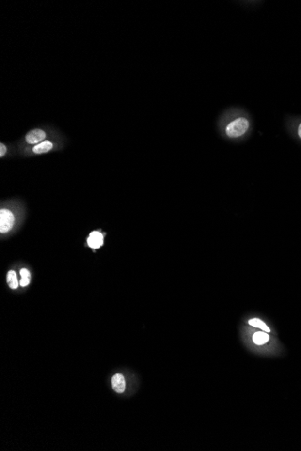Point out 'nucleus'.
Listing matches in <instances>:
<instances>
[{
  "label": "nucleus",
  "instance_id": "0eeeda50",
  "mask_svg": "<svg viewBox=\"0 0 301 451\" xmlns=\"http://www.w3.org/2000/svg\"><path fill=\"white\" fill-rule=\"evenodd\" d=\"M7 281L8 283V286L10 288L12 289H16L18 286H19V283H18V280H17V278H16V274L13 270H10L8 273H7Z\"/></svg>",
  "mask_w": 301,
  "mask_h": 451
},
{
  "label": "nucleus",
  "instance_id": "f8f14e48",
  "mask_svg": "<svg viewBox=\"0 0 301 451\" xmlns=\"http://www.w3.org/2000/svg\"><path fill=\"white\" fill-rule=\"evenodd\" d=\"M29 282H30V280H20V286H26L29 285Z\"/></svg>",
  "mask_w": 301,
  "mask_h": 451
},
{
  "label": "nucleus",
  "instance_id": "20e7f679",
  "mask_svg": "<svg viewBox=\"0 0 301 451\" xmlns=\"http://www.w3.org/2000/svg\"><path fill=\"white\" fill-rule=\"evenodd\" d=\"M57 140L55 141V140H51L49 139V140H44V141L40 142V143L34 145V146L31 147L29 153H31L32 155H42V154H45V153H51L53 150H55V148H57Z\"/></svg>",
  "mask_w": 301,
  "mask_h": 451
},
{
  "label": "nucleus",
  "instance_id": "423d86ee",
  "mask_svg": "<svg viewBox=\"0 0 301 451\" xmlns=\"http://www.w3.org/2000/svg\"><path fill=\"white\" fill-rule=\"evenodd\" d=\"M88 244L90 248L97 249L103 244V235L99 232H93L88 239Z\"/></svg>",
  "mask_w": 301,
  "mask_h": 451
},
{
  "label": "nucleus",
  "instance_id": "f03ea898",
  "mask_svg": "<svg viewBox=\"0 0 301 451\" xmlns=\"http://www.w3.org/2000/svg\"><path fill=\"white\" fill-rule=\"evenodd\" d=\"M250 126V122L245 117H238L230 122L225 127V134L230 138H238L244 135Z\"/></svg>",
  "mask_w": 301,
  "mask_h": 451
},
{
  "label": "nucleus",
  "instance_id": "9d476101",
  "mask_svg": "<svg viewBox=\"0 0 301 451\" xmlns=\"http://www.w3.org/2000/svg\"><path fill=\"white\" fill-rule=\"evenodd\" d=\"M20 275L23 280H30V273L26 268H22L20 270Z\"/></svg>",
  "mask_w": 301,
  "mask_h": 451
},
{
  "label": "nucleus",
  "instance_id": "ddd939ff",
  "mask_svg": "<svg viewBox=\"0 0 301 451\" xmlns=\"http://www.w3.org/2000/svg\"><path fill=\"white\" fill-rule=\"evenodd\" d=\"M298 134H299V137L301 139V123L299 125V128H298Z\"/></svg>",
  "mask_w": 301,
  "mask_h": 451
},
{
  "label": "nucleus",
  "instance_id": "f257e3e1",
  "mask_svg": "<svg viewBox=\"0 0 301 451\" xmlns=\"http://www.w3.org/2000/svg\"><path fill=\"white\" fill-rule=\"evenodd\" d=\"M52 134L53 133L51 132V128L47 126L32 128V130L26 133V135L24 136L23 141L26 145L34 146L44 140H48V138L50 139Z\"/></svg>",
  "mask_w": 301,
  "mask_h": 451
},
{
  "label": "nucleus",
  "instance_id": "1a4fd4ad",
  "mask_svg": "<svg viewBox=\"0 0 301 451\" xmlns=\"http://www.w3.org/2000/svg\"><path fill=\"white\" fill-rule=\"evenodd\" d=\"M249 324L252 325L253 327H256V328H260L262 330L266 331V332H269L270 331V329L269 327L266 325V324L263 323V321H261L260 319H257V318H254V319H252L249 321Z\"/></svg>",
  "mask_w": 301,
  "mask_h": 451
},
{
  "label": "nucleus",
  "instance_id": "9b49d317",
  "mask_svg": "<svg viewBox=\"0 0 301 451\" xmlns=\"http://www.w3.org/2000/svg\"><path fill=\"white\" fill-rule=\"evenodd\" d=\"M6 150H7L6 144H5L4 142H1V143H0V157H1V158H5Z\"/></svg>",
  "mask_w": 301,
  "mask_h": 451
},
{
  "label": "nucleus",
  "instance_id": "7ed1b4c3",
  "mask_svg": "<svg viewBox=\"0 0 301 451\" xmlns=\"http://www.w3.org/2000/svg\"><path fill=\"white\" fill-rule=\"evenodd\" d=\"M15 223V216L8 209H1L0 211V232L1 233H7L13 228Z\"/></svg>",
  "mask_w": 301,
  "mask_h": 451
},
{
  "label": "nucleus",
  "instance_id": "6e6552de",
  "mask_svg": "<svg viewBox=\"0 0 301 451\" xmlns=\"http://www.w3.org/2000/svg\"><path fill=\"white\" fill-rule=\"evenodd\" d=\"M253 340L254 343L257 344V345H263V344L268 342L269 335L266 334L265 332H256V333H254V335L253 337Z\"/></svg>",
  "mask_w": 301,
  "mask_h": 451
},
{
  "label": "nucleus",
  "instance_id": "39448f33",
  "mask_svg": "<svg viewBox=\"0 0 301 451\" xmlns=\"http://www.w3.org/2000/svg\"><path fill=\"white\" fill-rule=\"evenodd\" d=\"M112 387L116 393L121 394L126 389V381L122 375L116 374L112 377Z\"/></svg>",
  "mask_w": 301,
  "mask_h": 451
}]
</instances>
